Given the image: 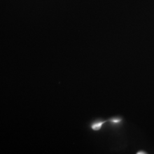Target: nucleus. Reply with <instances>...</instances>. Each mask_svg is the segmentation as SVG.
I'll return each instance as SVG.
<instances>
[{"label":"nucleus","mask_w":154,"mask_h":154,"mask_svg":"<svg viewBox=\"0 0 154 154\" xmlns=\"http://www.w3.org/2000/svg\"><path fill=\"white\" fill-rule=\"evenodd\" d=\"M106 122H107V120H96L91 123L90 125V128L94 131H98L101 130Z\"/></svg>","instance_id":"nucleus-1"},{"label":"nucleus","mask_w":154,"mask_h":154,"mask_svg":"<svg viewBox=\"0 0 154 154\" xmlns=\"http://www.w3.org/2000/svg\"><path fill=\"white\" fill-rule=\"evenodd\" d=\"M123 119L121 116H114L107 119V122H109L111 125L114 126H118L121 124Z\"/></svg>","instance_id":"nucleus-2"}]
</instances>
